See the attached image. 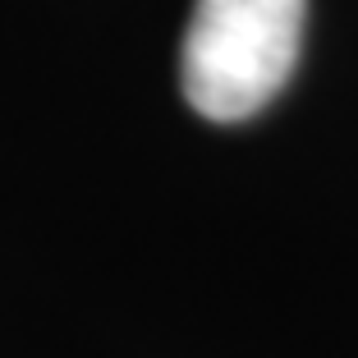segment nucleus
<instances>
[{
	"instance_id": "obj_1",
	"label": "nucleus",
	"mask_w": 358,
	"mask_h": 358,
	"mask_svg": "<svg viewBox=\"0 0 358 358\" xmlns=\"http://www.w3.org/2000/svg\"><path fill=\"white\" fill-rule=\"evenodd\" d=\"M308 0H198L179 46V83L216 124L257 115L294 74Z\"/></svg>"
}]
</instances>
